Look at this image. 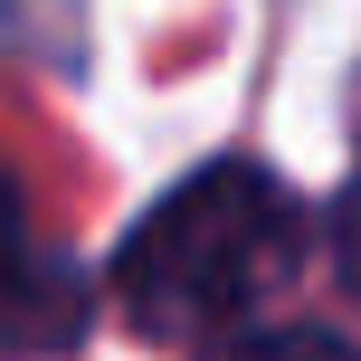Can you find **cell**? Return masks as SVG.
Listing matches in <instances>:
<instances>
[{"label":"cell","mask_w":361,"mask_h":361,"mask_svg":"<svg viewBox=\"0 0 361 361\" xmlns=\"http://www.w3.org/2000/svg\"><path fill=\"white\" fill-rule=\"evenodd\" d=\"M305 257L295 190L257 162H209L190 171L114 257V305L152 343H200L228 333L267 305Z\"/></svg>","instance_id":"obj_1"},{"label":"cell","mask_w":361,"mask_h":361,"mask_svg":"<svg viewBox=\"0 0 361 361\" xmlns=\"http://www.w3.org/2000/svg\"><path fill=\"white\" fill-rule=\"evenodd\" d=\"M76 333H86V276L29 238L19 190L0 180V352H67Z\"/></svg>","instance_id":"obj_2"},{"label":"cell","mask_w":361,"mask_h":361,"mask_svg":"<svg viewBox=\"0 0 361 361\" xmlns=\"http://www.w3.org/2000/svg\"><path fill=\"white\" fill-rule=\"evenodd\" d=\"M209 361H361V352L324 324H228L209 343Z\"/></svg>","instance_id":"obj_3"},{"label":"cell","mask_w":361,"mask_h":361,"mask_svg":"<svg viewBox=\"0 0 361 361\" xmlns=\"http://www.w3.org/2000/svg\"><path fill=\"white\" fill-rule=\"evenodd\" d=\"M333 267H343V286L361 295V180L343 190V209H333Z\"/></svg>","instance_id":"obj_4"}]
</instances>
